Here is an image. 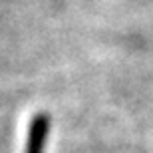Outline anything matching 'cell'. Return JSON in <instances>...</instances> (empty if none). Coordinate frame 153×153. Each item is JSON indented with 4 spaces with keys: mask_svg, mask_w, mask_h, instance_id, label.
<instances>
[{
    "mask_svg": "<svg viewBox=\"0 0 153 153\" xmlns=\"http://www.w3.org/2000/svg\"><path fill=\"white\" fill-rule=\"evenodd\" d=\"M50 131V117L48 114H36L30 121L28 129V141H26V151L24 153H44L46 137Z\"/></svg>",
    "mask_w": 153,
    "mask_h": 153,
    "instance_id": "cell-1",
    "label": "cell"
}]
</instances>
